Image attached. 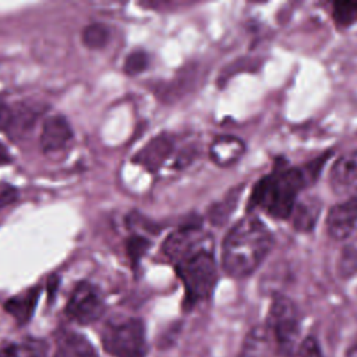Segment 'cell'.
<instances>
[{"label": "cell", "instance_id": "5bb4252c", "mask_svg": "<svg viewBox=\"0 0 357 357\" xmlns=\"http://www.w3.org/2000/svg\"><path fill=\"white\" fill-rule=\"evenodd\" d=\"M53 357H96V350L85 336L67 331L59 335Z\"/></svg>", "mask_w": 357, "mask_h": 357}, {"label": "cell", "instance_id": "6da1fadb", "mask_svg": "<svg viewBox=\"0 0 357 357\" xmlns=\"http://www.w3.org/2000/svg\"><path fill=\"white\" fill-rule=\"evenodd\" d=\"M272 243L266 225L257 216L247 215L229 229L222 241V268L233 278H245L262 264Z\"/></svg>", "mask_w": 357, "mask_h": 357}, {"label": "cell", "instance_id": "4fadbf2b", "mask_svg": "<svg viewBox=\"0 0 357 357\" xmlns=\"http://www.w3.org/2000/svg\"><path fill=\"white\" fill-rule=\"evenodd\" d=\"M275 343L268 328L257 325L247 333L238 357H271Z\"/></svg>", "mask_w": 357, "mask_h": 357}, {"label": "cell", "instance_id": "ba28073f", "mask_svg": "<svg viewBox=\"0 0 357 357\" xmlns=\"http://www.w3.org/2000/svg\"><path fill=\"white\" fill-rule=\"evenodd\" d=\"M357 227V195L333 205L326 218L328 234L337 241L346 240Z\"/></svg>", "mask_w": 357, "mask_h": 357}, {"label": "cell", "instance_id": "4316f807", "mask_svg": "<svg viewBox=\"0 0 357 357\" xmlns=\"http://www.w3.org/2000/svg\"><path fill=\"white\" fill-rule=\"evenodd\" d=\"M8 116H10V107L0 100V130H4L8 121Z\"/></svg>", "mask_w": 357, "mask_h": 357}, {"label": "cell", "instance_id": "2e32d148", "mask_svg": "<svg viewBox=\"0 0 357 357\" xmlns=\"http://www.w3.org/2000/svg\"><path fill=\"white\" fill-rule=\"evenodd\" d=\"M319 211H321L319 199L314 197H308L301 201H297L290 213L293 227L298 231L312 230L318 220Z\"/></svg>", "mask_w": 357, "mask_h": 357}, {"label": "cell", "instance_id": "8992f818", "mask_svg": "<svg viewBox=\"0 0 357 357\" xmlns=\"http://www.w3.org/2000/svg\"><path fill=\"white\" fill-rule=\"evenodd\" d=\"M212 245L211 237L201 229L199 223H185L173 230L163 241L162 251L174 265L195 251Z\"/></svg>", "mask_w": 357, "mask_h": 357}, {"label": "cell", "instance_id": "603a6c76", "mask_svg": "<svg viewBox=\"0 0 357 357\" xmlns=\"http://www.w3.org/2000/svg\"><path fill=\"white\" fill-rule=\"evenodd\" d=\"M148 64H149L148 53L141 49H137L128 53V56L124 60L123 68H124V73L128 75H138L148 68Z\"/></svg>", "mask_w": 357, "mask_h": 357}, {"label": "cell", "instance_id": "3957f363", "mask_svg": "<svg viewBox=\"0 0 357 357\" xmlns=\"http://www.w3.org/2000/svg\"><path fill=\"white\" fill-rule=\"evenodd\" d=\"M174 266L184 286L187 305L202 301L212 294L218 283V264L212 245L195 251Z\"/></svg>", "mask_w": 357, "mask_h": 357}, {"label": "cell", "instance_id": "ffe728a7", "mask_svg": "<svg viewBox=\"0 0 357 357\" xmlns=\"http://www.w3.org/2000/svg\"><path fill=\"white\" fill-rule=\"evenodd\" d=\"M11 357H47V343L43 339L24 337L11 344Z\"/></svg>", "mask_w": 357, "mask_h": 357}, {"label": "cell", "instance_id": "f1b7e54d", "mask_svg": "<svg viewBox=\"0 0 357 357\" xmlns=\"http://www.w3.org/2000/svg\"><path fill=\"white\" fill-rule=\"evenodd\" d=\"M0 357H11V346L0 350Z\"/></svg>", "mask_w": 357, "mask_h": 357}, {"label": "cell", "instance_id": "ac0fdd59", "mask_svg": "<svg viewBox=\"0 0 357 357\" xmlns=\"http://www.w3.org/2000/svg\"><path fill=\"white\" fill-rule=\"evenodd\" d=\"M241 194V188H233L230 190L225 198L215 202L208 212V219L215 226H222L227 222V219L234 212L238 198Z\"/></svg>", "mask_w": 357, "mask_h": 357}, {"label": "cell", "instance_id": "7a4b0ae2", "mask_svg": "<svg viewBox=\"0 0 357 357\" xmlns=\"http://www.w3.org/2000/svg\"><path fill=\"white\" fill-rule=\"evenodd\" d=\"M310 183L305 169L276 165L271 173L259 178L250 195L247 209L261 208L271 218L287 219L297 202L300 191Z\"/></svg>", "mask_w": 357, "mask_h": 357}, {"label": "cell", "instance_id": "9a60e30c", "mask_svg": "<svg viewBox=\"0 0 357 357\" xmlns=\"http://www.w3.org/2000/svg\"><path fill=\"white\" fill-rule=\"evenodd\" d=\"M244 152V144L231 135L216 137L211 144V159L219 166H230L237 162Z\"/></svg>", "mask_w": 357, "mask_h": 357}, {"label": "cell", "instance_id": "5b68a950", "mask_svg": "<svg viewBox=\"0 0 357 357\" xmlns=\"http://www.w3.org/2000/svg\"><path fill=\"white\" fill-rule=\"evenodd\" d=\"M265 326L268 328L275 349L286 356H291L298 350V335L300 321L296 305L284 296H275L269 311Z\"/></svg>", "mask_w": 357, "mask_h": 357}, {"label": "cell", "instance_id": "277c9868", "mask_svg": "<svg viewBox=\"0 0 357 357\" xmlns=\"http://www.w3.org/2000/svg\"><path fill=\"white\" fill-rule=\"evenodd\" d=\"M102 343L113 357H144L146 342L142 321L138 318L109 321L102 331Z\"/></svg>", "mask_w": 357, "mask_h": 357}, {"label": "cell", "instance_id": "d6986e66", "mask_svg": "<svg viewBox=\"0 0 357 357\" xmlns=\"http://www.w3.org/2000/svg\"><path fill=\"white\" fill-rule=\"evenodd\" d=\"M81 39L85 47L92 50H99L109 43L110 31L105 24H100V22L88 24L81 32Z\"/></svg>", "mask_w": 357, "mask_h": 357}, {"label": "cell", "instance_id": "9c48e42d", "mask_svg": "<svg viewBox=\"0 0 357 357\" xmlns=\"http://www.w3.org/2000/svg\"><path fill=\"white\" fill-rule=\"evenodd\" d=\"M73 139V128L64 116L54 114L45 119L40 132V146L45 153H57Z\"/></svg>", "mask_w": 357, "mask_h": 357}, {"label": "cell", "instance_id": "e0dca14e", "mask_svg": "<svg viewBox=\"0 0 357 357\" xmlns=\"http://www.w3.org/2000/svg\"><path fill=\"white\" fill-rule=\"evenodd\" d=\"M39 116V112L28 105H18L14 109H10L8 121L6 126V131L10 138L22 137L26 134L33 126Z\"/></svg>", "mask_w": 357, "mask_h": 357}, {"label": "cell", "instance_id": "7402d4cb", "mask_svg": "<svg viewBox=\"0 0 357 357\" xmlns=\"http://www.w3.org/2000/svg\"><path fill=\"white\" fill-rule=\"evenodd\" d=\"M337 271L343 278L357 273V245L349 244L342 250L337 261Z\"/></svg>", "mask_w": 357, "mask_h": 357}, {"label": "cell", "instance_id": "484cf974", "mask_svg": "<svg viewBox=\"0 0 357 357\" xmlns=\"http://www.w3.org/2000/svg\"><path fill=\"white\" fill-rule=\"evenodd\" d=\"M18 198V191L14 185L8 184V183H0V209L11 205L13 202H15Z\"/></svg>", "mask_w": 357, "mask_h": 357}, {"label": "cell", "instance_id": "cb8c5ba5", "mask_svg": "<svg viewBox=\"0 0 357 357\" xmlns=\"http://www.w3.org/2000/svg\"><path fill=\"white\" fill-rule=\"evenodd\" d=\"M148 248H149V241L144 236L132 234L127 240V254L134 265H137V262L141 259V257L146 252Z\"/></svg>", "mask_w": 357, "mask_h": 357}, {"label": "cell", "instance_id": "83f0119b", "mask_svg": "<svg viewBox=\"0 0 357 357\" xmlns=\"http://www.w3.org/2000/svg\"><path fill=\"white\" fill-rule=\"evenodd\" d=\"M11 162V153L6 148V145L0 141V166H6Z\"/></svg>", "mask_w": 357, "mask_h": 357}, {"label": "cell", "instance_id": "d4e9b609", "mask_svg": "<svg viewBox=\"0 0 357 357\" xmlns=\"http://www.w3.org/2000/svg\"><path fill=\"white\" fill-rule=\"evenodd\" d=\"M297 353L298 357H324L318 342L312 336H308L300 342Z\"/></svg>", "mask_w": 357, "mask_h": 357}, {"label": "cell", "instance_id": "44dd1931", "mask_svg": "<svg viewBox=\"0 0 357 357\" xmlns=\"http://www.w3.org/2000/svg\"><path fill=\"white\" fill-rule=\"evenodd\" d=\"M333 20L337 26L344 28L357 21V3L354 1H337L333 3Z\"/></svg>", "mask_w": 357, "mask_h": 357}, {"label": "cell", "instance_id": "7c38bea8", "mask_svg": "<svg viewBox=\"0 0 357 357\" xmlns=\"http://www.w3.org/2000/svg\"><path fill=\"white\" fill-rule=\"evenodd\" d=\"M40 296V287L35 286V287H29L13 297H10L6 303H4V310L21 325L26 324L36 308L38 300Z\"/></svg>", "mask_w": 357, "mask_h": 357}, {"label": "cell", "instance_id": "8fae6325", "mask_svg": "<svg viewBox=\"0 0 357 357\" xmlns=\"http://www.w3.org/2000/svg\"><path fill=\"white\" fill-rule=\"evenodd\" d=\"M173 151V141L169 135L160 134L155 138H152L142 149H139L134 158L132 162L141 165L149 172H156L170 156Z\"/></svg>", "mask_w": 357, "mask_h": 357}, {"label": "cell", "instance_id": "30bf717a", "mask_svg": "<svg viewBox=\"0 0 357 357\" xmlns=\"http://www.w3.org/2000/svg\"><path fill=\"white\" fill-rule=\"evenodd\" d=\"M331 187L336 194H347L357 190V149H353L332 165L331 169Z\"/></svg>", "mask_w": 357, "mask_h": 357}, {"label": "cell", "instance_id": "52a82bcc", "mask_svg": "<svg viewBox=\"0 0 357 357\" xmlns=\"http://www.w3.org/2000/svg\"><path fill=\"white\" fill-rule=\"evenodd\" d=\"M105 311V303L99 289L89 282H79L66 305V314L77 324L88 325L100 318Z\"/></svg>", "mask_w": 357, "mask_h": 357}]
</instances>
